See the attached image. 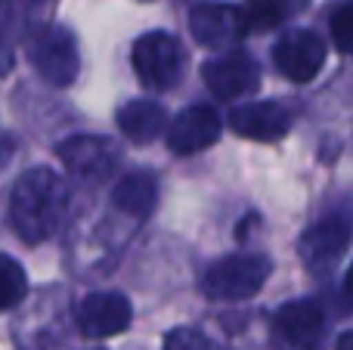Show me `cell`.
<instances>
[{
	"mask_svg": "<svg viewBox=\"0 0 353 350\" xmlns=\"http://www.w3.org/2000/svg\"><path fill=\"white\" fill-rule=\"evenodd\" d=\"M68 211V186L50 167H31L16 180L10 196V223L28 245L53 239Z\"/></svg>",
	"mask_w": 353,
	"mask_h": 350,
	"instance_id": "obj_1",
	"label": "cell"
},
{
	"mask_svg": "<svg viewBox=\"0 0 353 350\" xmlns=\"http://www.w3.org/2000/svg\"><path fill=\"white\" fill-rule=\"evenodd\" d=\"M270 276V258L263 254H226L214 260L201 276V291L211 301H248Z\"/></svg>",
	"mask_w": 353,
	"mask_h": 350,
	"instance_id": "obj_2",
	"label": "cell"
},
{
	"mask_svg": "<svg viewBox=\"0 0 353 350\" xmlns=\"http://www.w3.org/2000/svg\"><path fill=\"white\" fill-rule=\"evenodd\" d=\"M28 62L34 65V72L41 74L47 84L53 87H68L78 78L81 56H78V41L68 28L62 25H47L43 31H37L34 37H28Z\"/></svg>",
	"mask_w": 353,
	"mask_h": 350,
	"instance_id": "obj_3",
	"label": "cell"
},
{
	"mask_svg": "<svg viewBox=\"0 0 353 350\" xmlns=\"http://www.w3.org/2000/svg\"><path fill=\"white\" fill-rule=\"evenodd\" d=\"M134 72L146 90H171L183 74L180 41L168 31H149L134 43Z\"/></svg>",
	"mask_w": 353,
	"mask_h": 350,
	"instance_id": "obj_4",
	"label": "cell"
},
{
	"mask_svg": "<svg viewBox=\"0 0 353 350\" xmlns=\"http://www.w3.org/2000/svg\"><path fill=\"white\" fill-rule=\"evenodd\" d=\"M325 332V316L316 301H292L276 310L270 322V344L273 350H316Z\"/></svg>",
	"mask_w": 353,
	"mask_h": 350,
	"instance_id": "obj_5",
	"label": "cell"
},
{
	"mask_svg": "<svg viewBox=\"0 0 353 350\" xmlns=\"http://www.w3.org/2000/svg\"><path fill=\"white\" fill-rule=\"evenodd\" d=\"M56 155H59V161L65 165L68 174H74L78 180H87V183L109 180L118 165L115 143L105 140V136H90V134H78L62 140Z\"/></svg>",
	"mask_w": 353,
	"mask_h": 350,
	"instance_id": "obj_6",
	"label": "cell"
},
{
	"mask_svg": "<svg viewBox=\"0 0 353 350\" xmlns=\"http://www.w3.org/2000/svg\"><path fill=\"white\" fill-rule=\"evenodd\" d=\"M74 320H78V332L84 338L103 341L128 332L130 320H134V307L121 291H93V295L81 298Z\"/></svg>",
	"mask_w": 353,
	"mask_h": 350,
	"instance_id": "obj_7",
	"label": "cell"
},
{
	"mask_svg": "<svg viewBox=\"0 0 353 350\" xmlns=\"http://www.w3.org/2000/svg\"><path fill=\"white\" fill-rule=\"evenodd\" d=\"M201 78L217 99H242L261 87V68L242 50H226L201 65Z\"/></svg>",
	"mask_w": 353,
	"mask_h": 350,
	"instance_id": "obj_8",
	"label": "cell"
},
{
	"mask_svg": "<svg viewBox=\"0 0 353 350\" xmlns=\"http://www.w3.org/2000/svg\"><path fill=\"white\" fill-rule=\"evenodd\" d=\"M325 43L316 31H307V28H294L276 43L273 50V62L288 81L294 84H307L313 81L325 65Z\"/></svg>",
	"mask_w": 353,
	"mask_h": 350,
	"instance_id": "obj_9",
	"label": "cell"
},
{
	"mask_svg": "<svg viewBox=\"0 0 353 350\" xmlns=\"http://www.w3.org/2000/svg\"><path fill=\"white\" fill-rule=\"evenodd\" d=\"M350 248V227L341 220V217H325V220L313 223L304 236H301V260L310 273L323 276V273H332L341 258Z\"/></svg>",
	"mask_w": 353,
	"mask_h": 350,
	"instance_id": "obj_10",
	"label": "cell"
},
{
	"mask_svg": "<svg viewBox=\"0 0 353 350\" xmlns=\"http://www.w3.org/2000/svg\"><path fill=\"white\" fill-rule=\"evenodd\" d=\"M189 31L208 50H232L245 37L242 10L232 3H199L189 12Z\"/></svg>",
	"mask_w": 353,
	"mask_h": 350,
	"instance_id": "obj_11",
	"label": "cell"
},
{
	"mask_svg": "<svg viewBox=\"0 0 353 350\" xmlns=\"http://www.w3.org/2000/svg\"><path fill=\"white\" fill-rule=\"evenodd\" d=\"M220 115L211 105H189L168 124V149L174 155H195L220 140Z\"/></svg>",
	"mask_w": 353,
	"mask_h": 350,
	"instance_id": "obj_12",
	"label": "cell"
},
{
	"mask_svg": "<svg viewBox=\"0 0 353 350\" xmlns=\"http://www.w3.org/2000/svg\"><path fill=\"white\" fill-rule=\"evenodd\" d=\"M292 127V115L285 112V105L279 103H242L230 112V130L245 140L257 143H279Z\"/></svg>",
	"mask_w": 353,
	"mask_h": 350,
	"instance_id": "obj_13",
	"label": "cell"
},
{
	"mask_svg": "<svg viewBox=\"0 0 353 350\" xmlns=\"http://www.w3.org/2000/svg\"><path fill=\"white\" fill-rule=\"evenodd\" d=\"M59 0H0V34L10 37H34L47 25H53V12Z\"/></svg>",
	"mask_w": 353,
	"mask_h": 350,
	"instance_id": "obj_14",
	"label": "cell"
},
{
	"mask_svg": "<svg viewBox=\"0 0 353 350\" xmlns=\"http://www.w3.org/2000/svg\"><path fill=\"white\" fill-rule=\"evenodd\" d=\"M168 115L155 99H130L118 109V127L130 143H152L161 136Z\"/></svg>",
	"mask_w": 353,
	"mask_h": 350,
	"instance_id": "obj_15",
	"label": "cell"
},
{
	"mask_svg": "<svg viewBox=\"0 0 353 350\" xmlns=\"http://www.w3.org/2000/svg\"><path fill=\"white\" fill-rule=\"evenodd\" d=\"M155 198H159V186H155L152 174L146 171H134L128 177H121L115 183V192H112V202H115L118 211H124L134 220H146L155 211Z\"/></svg>",
	"mask_w": 353,
	"mask_h": 350,
	"instance_id": "obj_16",
	"label": "cell"
},
{
	"mask_svg": "<svg viewBox=\"0 0 353 350\" xmlns=\"http://www.w3.org/2000/svg\"><path fill=\"white\" fill-rule=\"evenodd\" d=\"M307 6H310V0H245V6H239V10H242L245 34H248V31L276 28V25L301 16Z\"/></svg>",
	"mask_w": 353,
	"mask_h": 350,
	"instance_id": "obj_17",
	"label": "cell"
},
{
	"mask_svg": "<svg viewBox=\"0 0 353 350\" xmlns=\"http://www.w3.org/2000/svg\"><path fill=\"white\" fill-rule=\"evenodd\" d=\"M28 291V276H25L22 264L6 254H0V313L12 310Z\"/></svg>",
	"mask_w": 353,
	"mask_h": 350,
	"instance_id": "obj_18",
	"label": "cell"
},
{
	"mask_svg": "<svg viewBox=\"0 0 353 350\" xmlns=\"http://www.w3.org/2000/svg\"><path fill=\"white\" fill-rule=\"evenodd\" d=\"M329 31H332V41H335L338 53L350 56L353 53V0H341V3L332 10Z\"/></svg>",
	"mask_w": 353,
	"mask_h": 350,
	"instance_id": "obj_19",
	"label": "cell"
},
{
	"mask_svg": "<svg viewBox=\"0 0 353 350\" xmlns=\"http://www.w3.org/2000/svg\"><path fill=\"white\" fill-rule=\"evenodd\" d=\"M161 350H211V344L195 329H174V332H168Z\"/></svg>",
	"mask_w": 353,
	"mask_h": 350,
	"instance_id": "obj_20",
	"label": "cell"
},
{
	"mask_svg": "<svg viewBox=\"0 0 353 350\" xmlns=\"http://www.w3.org/2000/svg\"><path fill=\"white\" fill-rule=\"evenodd\" d=\"M12 65H16V53H12V43L6 41L3 34H0V78H6V74L12 72Z\"/></svg>",
	"mask_w": 353,
	"mask_h": 350,
	"instance_id": "obj_21",
	"label": "cell"
},
{
	"mask_svg": "<svg viewBox=\"0 0 353 350\" xmlns=\"http://www.w3.org/2000/svg\"><path fill=\"white\" fill-rule=\"evenodd\" d=\"M12 152H16V140H12L10 134H3V130H0V171L10 165Z\"/></svg>",
	"mask_w": 353,
	"mask_h": 350,
	"instance_id": "obj_22",
	"label": "cell"
},
{
	"mask_svg": "<svg viewBox=\"0 0 353 350\" xmlns=\"http://www.w3.org/2000/svg\"><path fill=\"white\" fill-rule=\"evenodd\" d=\"M335 350H353V329H350V332H344L341 338L335 341Z\"/></svg>",
	"mask_w": 353,
	"mask_h": 350,
	"instance_id": "obj_23",
	"label": "cell"
},
{
	"mask_svg": "<svg viewBox=\"0 0 353 350\" xmlns=\"http://www.w3.org/2000/svg\"><path fill=\"white\" fill-rule=\"evenodd\" d=\"M344 291H347V298L353 301V264H350V273H347V282H344Z\"/></svg>",
	"mask_w": 353,
	"mask_h": 350,
	"instance_id": "obj_24",
	"label": "cell"
},
{
	"mask_svg": "<svg viewBox=\"0 0 353 350\" xmlns=\"http://www.w3.org/2000/svg\"><path fill=\"white\" fill-rule=\"evenodd\" d=\"M93 350H103V347H93Z\"/></svg>",
	"mask_w": 353,
	"mask_h": 350,
	"instance_id": "obj_25",
	"label": "cell"
}]
</instances>
